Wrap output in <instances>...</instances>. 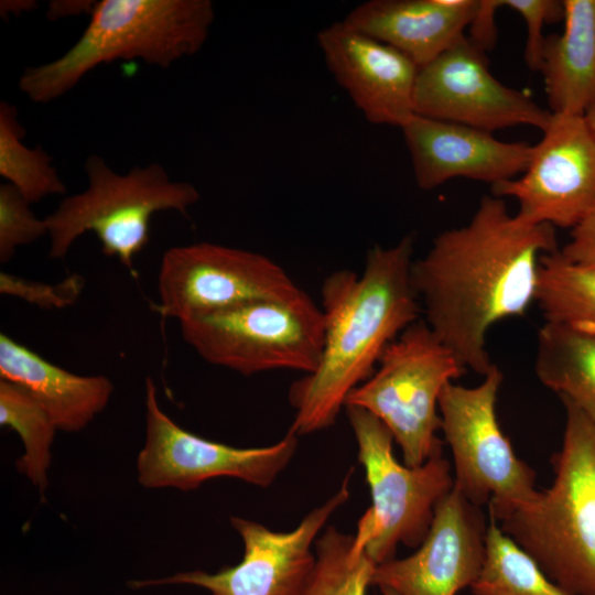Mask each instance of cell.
<instances>
[{
  "instance_id": "20",
  "label": "cell",
  "mask_w": 595,
  "mask_h": 595,
  "mask_svg": "<svg viewBox=\"0 0 595 595\" xmlns=\"http://www.w3.org/2000/svg\"><path fill=\"white\" fill-rule=\"evenodd\" d=\"M563 4V33L545 37L540 71L550 111L584 116L595 100V0Z\"/></svg>"
},
{
  "instance_id": "1",
  "label": "cell",
  "mask_w": 595,
  "mask_h": 595,
  "mask_svg": "<svg viewBox=\"0 0 595 595\" xmlns=\"http://www.w3.org/2000/svg\"><path fill=\"white\" fill-rule=\"evenodd\" d=\"M556 250L555 227L510 215L502 197L483 196L466 225L440 232L413 260L423 320L465 369L487 375L495 366L486 347L489 328L528 311L540 260Z\"/></svg>"
},
{
  "instance_id": "3",
  "label": "cell",
  "mask_w": 595,
  "mask_h": 595,
  "mask_svg": "<svg viewBox=\"0 0 595 595\" xmlns=\"http://www.w3.org/2000/svg\"><path fill=\"white\" fill-rule=\"evenodd\" d=\"M561 401L566 418L551 457V485L497 524L553 582L575 595H595V424Z\"/></svg>"
},
{
  "instance_id": "28",
  "label": "cell",
  "mask_w": 595,
  "mask_h": 595,
  "mask_svg": "<svg viewBox=\"0 0 595 595\" xmlns=\"http://www.w3.org/2000/svg\"><path fill=\"white\" fill-rule=\"evenodd\" d=\"M85 280L78 274L51 284L8 272L0 273L1 294L19 298L43 309H64L73 305L84 289Z\"/></svg>"
},
{
  "instance_id": "10",
  "label": "cell",
  "mask_w": 595,
  "mask_h": 595,
  "mask_svg": "<svg viewBox=\"0 0 595 595\" xmlns=\"http://www.w3.org/2000/svg\"><path fill=\"white\" fill-rule=\"evenodd\" d=\"M163 317L178 322L260 300H286L303 290L269 257L214 242L173 247L158 277Z\"/></svg>"
},
{
  "instance_id": "8",
  "label": "cell",
  "mask_w": 595,
  "mask_h": 595,
  "mask_svg": "<svg viewBox=\"0 0 595 595\" xmlns=\"http://www.w3.org/2000/svg\"><path fill=\"white\" fill-rule=\"evenodd\" d=\"M178 323L183 339L204 360L244 376L281 369L307 375L322 355L323 312L305 291Z\"/></svg>"
},
{
  "instance_id": "12",
  "label": "cell",
  "mask_w": 595,
  "mask_h": 595,
  "mask_svg": "<svg viewBox=\"0 0 595 595\" xmlns=\"http://www.w3.org/2000/svg\"><path fill=\"white\" fill-rule=\"evenodd\" d=\"M351 472L332 497L289 532L272 531L259 522L231 517V526L244 543V556L238 564L215 573L194 570L162 578L129 581L128 586L141 589L192 585L212 595H301L316 563L312 544L328 518L348 500Z\"/></svg>"
},
{
  "instance_id": "33",
  "label": "cell",
  "mask_w": 595,
  "mask_h": 595,
  "mask_svg": "<svg viewBox=\"0 0 595 595\" xmlns=\"http://www.w3.org/2000/svg\"><path fill=\"white\" fill-rule=\"evenodd\" d=\"M36 2L32 0H14V1H1L0 12L2 15L10 13H23L30 11L36 7Z\"/></svg>"
},
{
  "instance_id": "21",
  "label": "cell",
  "mask_w": 595,
  "mask_h": 595,
  "mask_svg": "<svg viewBox=\"0 0 595 595\" xmlns=\"http://www.w3.org/2000/svg\"><path fill=\"white\" fill-rule=\"evenodd\" d=\"M534 370L543 386L595 424V337L544 322L537 335Z\"/></svg>"
},
{
  "instance_id": "29",
  "label": "cell",
  "mask_w": 595,
  "mask_h": 595,
  "mask_svg": "<svg viewBox=\"0 0 595 595\" xmlns=\"http://www.w3.org/2000/svg\"><path fill=\"white\" fill-rule=\"evenodd\" d=\"M504 6L517 11L527 25L524 61L532 71H540L545 37L543 25L563 21L564 4L559 0H504Z\"/></svg>"
},
{
  "instance_id": "30",
  "label": "cell",
  "mask_w": 595,
  "mask_h": 595,
  "mask_svg": "<svg viewBox=\"0 0 595 595\" xmlns=\"http://www.w3.org/2000/svg\"><path fill=\"white\" fill-rule=\"evenodd\" d=\"M559 251L569 262L595 269V204L572 228L571 239Z\"/></svg>"
},
{
  "instance_id": "5",
  "label": "cell",
  "mask_w": 595,
  "mask_h": 595,
  "mask_svg": "<svg viewBox=\"0 0 595 595\" xmlns=\"http://www.w3.org/2000/svg\"><path fill=\"white\" fill-rule=\"evenodd\" d=\"M85 171L88 187L63 199L45 217L50 258L63 259L79 236L93 231L102 252L118 258L134 274L133 260L149 242L151 217L170 209L186 215L201 197L194 185L171 181L158 163L121 175L91 154Z\"/></svg>"
},
{
  "instance_id": "15",
  "label": "cell",
  "mask_w": 595,
  "mask_h": 595,
  "mask_svg": "<svg viewBox=\"0 0 595 595\" xmlns=\"http://www.w3.org/2000/svg\"><path fill=\"white\" fill-rule=\"evenodd\" d=\"M487 529L482 507L453 487L437 504L429 533L416 551L376 565L371 585L400 595H456L480 574Z\"/></svg>"
},
{
  "instance_id": "18",
  "label": "cell",
  "mask_w": 595,
  "mask_h": 595,
  "mask_svg": "<svg viewBox=\"0 0 595 595\" xmlns=\"http://www.w3.org/2000/svg\"><path fill=\"white\" fill-rule=\"evenodd\" d=\"M477 7L478 0H370L344 21L398 50L420 68L465 35Z\"/></svg>"
},
{
  "instance_id": "17",
  "label": "cell",
  "mask_w": 595,
  "mask_h": 595,
  "mask_svg": "<svg viewBox=\"0 0 595 595\" xmlns=\"http://www.w3.org/2000/svg\"><path fill=\"white\" fill-rule=\"evenodd\" d=\"M418 186L432 191L454 177L494 185L522 174L534 145L505 142L468 126L413 113L400 128Z\"/></svg>"
},
{
  "instance_id": "9",
  "label": "cell",
  "mask_w": 595,
  "mask_h": 595,
  "mask_svg": "<svg viewBox=\"0 0 595 595\" xmlns=\"http://www.w3.org/2000/svg\"><path fill=\"white\" fill-rule=\"evenodd\" d=\"M502 379L495 365L475 387L447 383L439 400L441 430L454 461V487L472 504L487 505L495 522L538 493L534 470L516 455L497 419Z\"/></svg>"
},
{
  "instance_id": "25",
  "label": "cell",
  "mask_w": 595,
  "mask_h": 595,
  "mask_svg": "<svg viewBox=\"0 0 595 595\" xmlns=\"http://www.w3.org/2000/svg\"><path fill=\"white\" fill-rule=\"evenodd\" d=\"M23 138L24 129L18 121L17 108L1 101L0 175L30 204L48 195L64 194L66 187L51 164L52 158L41 147L28 148Z\"/></svg>"
},
{
  "instance_id": "34",
  "label": "cell",
  "mask_w": 595,
  "mask_h": 595,
  "mask_svg": "<svg viewBox=\"0 0 595 595\" xmlns=\"http://www.w3.org/2000/svg\"><path fill=\"white\" fill-rule=\"evenodd\" d=\"M584 117L588 123L591 130L595 134V100L586 109Z\"/></svg>"
},
{
  "instance_id": "22",
  "label": "cell",
  "mask_w": 595,
  "mask_h": 595,
  "mask_svg": "<svg viewBox=\"0 0 595 595\" xmlns=\"http://www.w3.org/2000/svg\"><path fill=\"white\" fill-rule=\"evenodd\" d=\"M536 302L545 322L595 337V269L565 260L559 249L542 256Z\"/></svg>"
},
{
  "instance_id": "13",
  "label": "cell",
  "mask_w": 595,
  "mask_h": 595,
  "mask_svg": "<svg viewBox=\"0 0 595 595\" xmlns=\"http://www.w3.org/2000/svg\"><path fill=\"white\" fill-rule=\"evenodd\" d=\"M486 52L466 35L419 68L415 115L494 131L526 125L542 132L553 113L490 73Z\"/></svg>"
},
{
  "instance_id": "32",
  "label": "cell",
  "mask_w": 595,
  "mask_h": 595,
  "mask_svg": "<svg viewBox=\"0 0 595 595\" xmlns=\"http://www.w3.org/2000/svg\"><path fill=\"white\" fill-rule=\"evenodd\" d=\"M96 1L79 0V1H51L47 9V18L56 20L69 15L82 13H91Z\"/></svg>"
},
{
  "instance_id": "14",
  "label": "cell",
  "mask_w": 595,
  "mask_h": 595,
  "mask_svg": "<svg viewBox=\"0 0 595 595\" xmlns=\"http://www.w3.org/2000/svg\"><path fill=\"white\" fill-rule=\"evenodd\" d=\"M491 193L517 199L530 223L573 228L595 204V134L585 117L553 113L527 170Z\"/></svg>"
},
{
  "instance_id": "24",
  "label": "cell",
  "mask_w": 595,
  "mask_h": 595,
  "mask_svg": "<svg viewBox=\"0 0 595 595\" xmlns=\"http://www.w3.org/2000/svg\"><path fill=\"white\" fill-rule=\"evenodd\" d=\"M0 424L19 434L24 452L15 466L43 496L48 486L56 425L31 394L3 379H0Z\"/></svg>"
},
{
  "instance_id": "27",
  "label": "cell",
  "mask_w": 595,
  "mask_h": 595,
  "mask_svg": "<svg viewBox=\"0 0 595 595\" xmlns=\"http://www.w3.org/2000/svg\"><path fill=\"white\" fill-rule=\"evenodd\" d=\"M30 203L10 183L0 185V261L8 262L18 247L32 244L47 234L45 218L40 219Z\"/></svg>"
},
{
  "instance_id": "2",
  "label": "cell",
  "mask_w": 595,
  "mask_h": 595,
  "mask_svg": "<svg viewBox=\"0 0 595 595\" xmlns=\"http://www.w3.org/2000/svg\"><path fill=\"white\" fill-rule=\"evenodd\" d=\"M414 235L375 245L360 274L337 270L321 286L324 342L316 369L294 381L289 401L298 437L329 428L351 390L375 371L386 348L420 318L411 281Z\"/></svg>"
},
{
  "instance_id": "26",
  "label": "cell",
  "mask_w": 595,
  "mask_h": 595,
  "mask_svg": "<svg viewBox=\"0 0 595 595\" xmlns=\"http://www.w3.org/2000/svg\"><path fill=\"white\" fill-rule=\"evenodd\" d=\"M354 536L327 527L315 542L316 563L301 595H366L376 564L353 547Z\"/></svg>"
},
{
  "instance_id": "11",
  "label": "cell",
  "mask_w": 595,
  "mask_h": 595,
  "mask_svg": "<svg viewBox=\"0 0 595 595\" xmlns=\"http://www.w3.org/2000/svg\"><path fill=\"white\" fill-rule=\"evenodd\" d=\"M145 440L137 456L138 483L150 489L198 488L206 480L231 477L268 487L288 466L298 436L286 433L264 447H235L193 434L177 425L159 405L156 387L145 380Z\"/></svg>"
},
{
  "instance_id": "35",
  "label": "cell",
  "mask_w": 595,
  "mask_h": 595,
  "mask_svg": "<svg viewBox=\"0 0 595 595\" xmlns=\"http://www.w3.org/2000/svg\"><path fill=\"white\" fill-rule=\"evenodd\" d=\"M379 589H380V595H400L393 589L388 588V587H379Z\"/></svg>"
},
{
  "instance_id": "19",
  "label": "cell",
  "mask_w": 595,
  "mask_h": 595,
  "mask_svg": "<svg viewBox=\"0 0 595 595\" xmlns=\"http://www.w3.org/2000/svg\"><path fill=\"white\" fill-rule=\"evenodd\" d=\"M0 379L23 388L57 430L68 433L84 430L106 408L113 391L106 376L69 372L4 333L0 334Z\"/></svg>"
},
{
  "instance_id": "7",
  "label": "cell",
  "mask_w": 595,
  "mask_h": 595,
  "mask_svg": "<svg viewBox=\"0 0 595 595\" xmlns=\"http://www.w3.org/2000/svg\"><path fill=\"white\" fill-rule=\"evenodd\" d=\"M465 368L423 318L408 326L383 351L372 375L348 394L390 431L407 466L424 464L442 450L439 400Z\"/></svg>"
},
{
  "instance_id": "23",
  "label": "cell",
  "mask_w": 595,
  "mask_h": 595,
  "mask_svg": "<svg viewBox=\"0 0 595 595\" xmlns=\"http://www.w3.org/2000/svg\"><path fill=\"white\" fill-rule=\"evenodd\" d=\"M473 595H575L553 582L536 560L490 519L486 556Z\"/></svg>"
},
{
  "instance_id": "16",
  "label": "cell",
  "mask_w": 595,
  "mask_h": 595,
  "mask_svg": "<svg viewBox=\"0 0 595 595\" xmlns=\"http://www.w3.org/2000/svg\"><path fill=\"white\" fill-rule=\"evenodd\" d=\"M316 40L327 68L367 121L401 128L414 113L419 67L409 57L344 20Z\"/></svg>"
},
{
  "instance_id": "31",
  "label": "cell",
  "mask_w": 595,
  "mask_h": 595,
  "mask_svg": "<svg viewBox=\"0 0 595 595\" xmlns=\"http://www.w3.org/2000/svg\"><path fill=\"white\" fill-rule=\"evenodd\" d=\"M504 0H478L477 10L468 25V39L484 52L491 50L497 39L495 13Z\"/></svg>"
},
{
  "instance_id": "6",
  "label": "cell",
  "mask_w": 595,
  "mask_h": 595,
  "mask_svg": "<svg viewBox=\"0 0 595 595\" xmlns=\"http://www.w3.org/2000/svg\"><path fill=\"white\" fill-rule=\"evenodd\" d=\"M345 410L372 501L358 521L353 547L378 565L393 559L400 543L421 545L454 476L442 450L420 466L401 465L393 455V436L380 420L359 407Z\"/></svg>"
},
{
  "instance_id": "4",
  "label": "cell",
  "mask_w": 595,
  "mask_h": 595,
  "mask_svg": "<svg viewBox=\"0 0 595 595\" xmlns=\"http://www.w3.org/2000/svg\"><path fill=\"white\" fill-rule=\"evenodd\" d=\"M77 42L56 60L25 68L19 87L34 102L52 101L99 64L142 60L169 67L194 55L214 21L209 0H101Z\"/></svg>"
}]
</instances>
